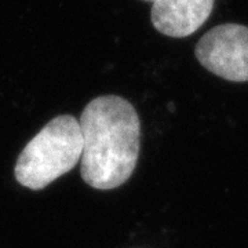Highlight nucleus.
<instances>
[{
	"label": "nucleus",
	"instance_id": "obj_1",
	"mask_svg": "<svg viewBox=\"0 0 248 248\" xmlns=\"http://www.w3.org/2000/svg\"><path fill=\"white\" fill-rule=\"evenodd\" d=\"M83 152L80 172L94 189L119 187L133 175L141 148V122L122 97L94 98L80 116Z\"/></svg>",
	"mask_w": 248,
	"mask_h": 248
},
{
	"label": "nucleus",
	"instance_id": "obj_2",
	"mask_svg": "<svg viewBox=\"0 0 248 248\" xmlns=\"http://www.w3.org/2000/svg\"><path fill=\"white\" fill-rule=\"evenodd\" d=\"M81 152L83 135L79 120L71 115L54 117L18 156L16 179L28 189H45L78 164Z\"/></svg>",
	"mask_w": 248,
	"mask_h": 248
},
{
	"label": "nucleus",
	"instance_id": "obj_3",
	"mask_svg": "<svg viewBox=\"0 0 248 248\" xmlns=\"http://www.w3.org/2000/svg\"><path fill=\"white\" fill-rule=\"evenodd\" d=\"M207 71L229 81H248V27L223 24L210 29L196 46Z\"/></svg>",
	"mask_w": 248,
	"mask_h": 248
},
{
	"label": "nucleus",
	"instance_id": "obj_4",
	"mask_svg": "<svg viewBox=\"0 0 248 248\" xmlns=\"http://www.w3.org/2000/svg\"><path fill=\"white\" fill-rule=\"evenodd\" d=\"M215 0H155L152 24L169 37L195 33L211 16Z\"/></svg>",
	"mask_w": 248,
	"mask_h": 248
},
{
	"label": "nucleus",
	"instance_id": "obj_5",
	"mask_svg": "<svg viewBox=\"0 0 248 248\" xmlns=\"http://www.w3.org/2000/svg\"><path fill=\"white\" fill-rule=\"evenodd\" d=\"M143 1H152V3H153L155 0H143Z\"/></svg>",
	"mask_w": 248,
	"mask_h": 248
}]
</instances>
